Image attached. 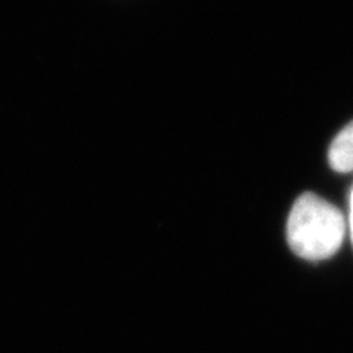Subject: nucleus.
I'll return each instance as SVG.
<instances>
[{
    "label": "nucleus",
    "mask_w": 353,
    "mask_h": 353,
    "mask_svg": "<svg viewBox=\"0 0 353 353\" xmlns=\"http://www.w3.org/2000/svg\"><path fill=\"white\" fill-rule=\"evenodd\" d=\"M350 231H352V239H353V190L350 196Z\"/></svg>",
    "instance_id": "7ed1b4c3"
},
{
    "label": "nucleus",
    "mask_w": 353,
    "mask_h": 353,
    "mask_svg": "<svg viewBox=\"0 0 353 353\" xmlns=\"http://www.w3.org/2000/svg\"><path fill=\"white\" fill-rule=\"evenodd\" d=\"M288 244L298 257L325 260L341 249L345 218L341 210L314 193H304L291 210L286 226Z\"/></svg>",
    "instance_id": "f257e3e1"
},
{
    "label": "nucleus",
    "mask_w": 353,
    "mask_h": 353,
    "mask_svg": "<svg viewBox=\"0 0 353 353\" xmlns=\"http://www.w3.org/2000/svg\"><path fill=\"white\" fill-rule=\"evenodd\" d=\"M329 162L334 170H353V121L339 132L329 151Z\"/></svg>",
    "instance_id": "f03ea898"
}]
</instances>
